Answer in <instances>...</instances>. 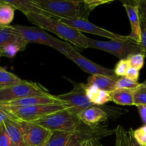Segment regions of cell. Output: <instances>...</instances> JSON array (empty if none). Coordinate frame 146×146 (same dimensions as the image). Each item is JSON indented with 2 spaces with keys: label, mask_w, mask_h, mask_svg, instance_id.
Instances as JSON below:
<instances>
[{
  "label": "cell",
  "mask_w": 146,
  "mask_h": 146,
  "mask_svg": "<svg viewBox=\"0 0 146 146\" xmlns=\"http://www.w3.org/2000/svg\"><path fill=\"white\" fill-rule=\"evenodd\" d=\"M26 17L29 21L37 27L45 31H50L73 45L83 48H88L87 44L88 37L75 29L64 24L58 19L44 14L31 13Z\"/></svg>",
  "instance_id": "6da1fadb"
},
{
  "label": "cell",
  "mask_w": 146,
  "mask_h": 146,
  "mask_svg": "<svg viewBox=\"0 0 146 146\" xmlns=\"http://www.w3.org/2000/svg\"><path fill=\"white\" fill-rule=\"evenodd\" d=\"M34 123L51 131L91 133L96 130V128H91L85 125L80 120L78 113L71 108L56 112Z\"/></svg>",
  "instance_id": "7a4b0ae2"
},
{
  "label": "cell",
  "mask_w": 146,
  "mask_h": 146,
  "mask_svg": "<svg viewBox=\"0 0 146 146\" xmlns=\"http://www.w3.org/2000/svg\"><path fill=\"white\" fill-rule=\"evenodd\" d=\"M34 1L48 16L57 19H88L91 12L84 0H34Z\"/></svg>",
  "instance_id": "3957f363"
},
{
  "label": "cell",
  "mask_w": 146,
  "mask_h": 146,
  "mask_svg": "<svg viewBox=\"0 0 146 146\" xmlns=\"http://www.w3.org/2000/svg\"><path fill=\"white\" fill-rule=\"evenodd\" d=\"M87 44L88 48L106 51L121 59H127L132 54H144L141 44L131 39L129 37L126 40L108 41H100L88 37Z\"/></svg>",
  "instance_id": "277c9868"
},
{
  "label": "cell",
  "mask_w": 146,
  "mask_h": 146,
  "mask_svg": "<svg viewBox=\"0 0 146 146\" xmlns=\"http://www.w3.org/2000/svg\"><path fill=\"white\" fill-rule=\"evenodd\" d=\"M49 95L48 90L38 83L23 80L19 84L0 89V105L29 97Z\"/></svg>",
  "instance_id": "5b68a950"
},
{
  "label": "cell",
  "mask_w": 146,
  "mask_h": 146,
  "mask_svg": "<svg viewBox=\"0 0 146 146\" xmlns=\"http://www.w3.org/2000/svg\"><path fill=\"white\" fill-rule=\"evenodd\" d=\"M1 107L5 108L14 119L23 122H36L44 117L70 108L64 104H45L21 108Z\"/></svg>",
  "instance_id": "8992f818"
},
{
  "label": "cell",
  "mask_w": 146,
  "mask_h": 146,
  "mask_svg": "<svg viewBox=\"0 0 146 146\" xmlns=\"http://www.w3.org/2000/svg\"><path fill=\"white\" fill-rule=\"evenodd\" d=\"M63 55L67 57L68 59L74 61L77 66L81 68V70L88 74H91V75L100 74V75L111 77V78H115V79L119 78V77H118L115 74L113 69L105 68V67L101 66L93 62L92 61L81 55L71 45L68 48H66Z\"/></svg>",
  "instance_id": "52a82bcc"
},
{
  "label": "cell",
  "mask_w": 146,
  "mask_h": 146,
  "mask_svg": "<svg viewBox=\"0 0 146 146\" xmlns=\"http://www.w3.org/2000/svg\"><path fill=\"white\" fill-rule=\"evenodd\" d=\"M72 84L74 87L71 91L57 96V97L78 114L86 108L94 106L86 95V84L76 82H72Z\"/></svg>",
  "instance_id": "ba28073f"
},
{
  "label": "cell",
  "mask_w": 146,
  "mask_h": 146,
  "mask_svg": "<svg viewBox=\"0 0 146 146\" xmlns=\"http://www.w3.org/2000/svg\"><path fill=\"white\" fill-rule=\"evenodd\" d=\"M58 21L72 28L75 29L80 32L88 33L94 35L101 36L105 37L110 40H126L128 39V36H123L121 34H115L111 31L105 29L104 28L95 25L93 23L90 22L88 19H58Z\"/></svg>",
  "instance_id": "9c48e42d"
},
{
  "label": "cell",
  "mask_w": 146,
  "mask_h": 146,
  "mask_svg": "<svg viewBox=\"0 0 146 146\" xmlns=\"http://www.w3.org/2000/svg\"><path fill=\"white\" fill-rule=\"evenodd\" d=\"M22 128L25 146H44L52 131L34 122L19 121Z\"/></svg>",
  "instance_id": "30bf717a"
},
{
  "label": "cell",
  "mask_w": 146,
  "mask_h": 146,
  "mask_svg": "<svg viewBox=\"0 0 146 146\" xmlns=\"http://www.w3.org/2000/svg\"><path fill=\"white\" fill-rule=\"evenodd\" d=\"M124 8L125 9L131 26V32L128 36L131 39L141 44V25L139 14V9L136 1H123Z\"/></svg>",
  "instance_id": "8fae6325"
},
{
  "label": "cell",
  "mask_w": 146,
  "mask_h": 146,
  "mask_svg": "<svg viewBox=\"0 0 146 146\" xmlns=\"http://www.w3.org/2000/svg\"><path fill=\"white\" fill-rule=\"evenodd\" d=\"M78 115L85 125L91 128L100 126L101 123L106 121L108 118V113L103 108L96 106L83 110Z\"/></svg>",
  "instance_id": "7c38bea8"
},
{
  "label": "cell",
  "mask_w": 146,
  "mask_h": 146,
  "mask_svg": "<svg viewBox=\"0 0 146 146\" xmlns=\"http://www.w3.org/2000/svg\"><path fill=\"white\" fill-rule=\"evenodd\" d=\"M64 104L62 101L52 94L45 96H31L17 101H11L5 104H1V106L11 107V108H21V107L32 106L37 105H45V104Z\"/></svg>",
  "instance_id": "4fadbf2b"
},
{
  "label": "cell",
  "mask_w": 146,
  "mask_h": 146,
  "mask_svg": "<svg viewBox=\"0 0 146 146\" xmlns=\"http://www.w3.org/2000/svg\"><path fill=\"white\" fill-rule=\"evenodd\" d=\"M11 43H18L25 46L28 45V43L24 40L19 31L14 26H0V57H1V50L3 47Z\"/></svg>",
  "instance_id": "5bb4252c"
},
{
  "label": "cell",
  "mask_w": 146,
  "mask_h": 146,
  "mask_svg": "<svg viewBox=\"0 0 146 146\" xmlns=\"http://www.w3.org/2000/svg\"><path fill=\"white\" fill-rule=\"evenodd\" d=\"M34 28H35L37 35L40 39V44L51 47L62 54L66 50V48H68L71 46L70 44L54 38V36L48 34L45 30L42 29L39 27H36Z\"/></svg>",
  "instance_id": "9a60e30c"
},
{
  "label": "cell",
  "mask_w": 146,
  "mask_h": 146,
  "mask_svg": "<svg viewBox=\"0 0 146 146\" xmlns=\"http://www.w3.org/2000/svg\"><path fill=\"white\" fill-rule=\"evenodd\" d=\"M6 131L14 146H25L21 124L15 119H9L4 123Z\"/></svg>",
  "instance_id": "2e32d148"
},
{
  "label": "cell",
  "mask_w": 146,
  "mask_h": 146,
  "mask_svg": "<svg viewBox=\"0 0 146 146\" xmlns=\"http://www.w3.org/2000/svg\"><path fill=\"white\" fill-rule=\"evenodd\" d=\"M86 95L91 104L96 106H103L111 101L110 92L100 89L94 86L86 85Z\"/></svg>",
  "instance_id": "e0dca14e"
},
{
  "label": "cell",
  "mask_w": 146,
  "mask_h": 146,
  "mask_svg": "<svg viewBox=\"0 0 146 146\" xmlns=\"http://www.w3.org/2000/svg\"><path fill=\"white\" fill-rule=\"evenodd\" d=\"M118 79L106 76L104 75H91L87 80V84L90 86H94L101 90L112 92L115 90V86Z\"/></svg>",
  "instance_id": "ac0fdd59"
},
{
  "label": "cell",
  "mask_w": 146,
  "mask_h": 146,
  "mask_svg": "<svg viewBox=\"0 0 146 146\" xmlns=\"http://www.w3.org/2000/svg\"><path fill=\"white\" fill-rule=\"evenodd\" d=\"M4 1L12 6L15 9L19 10L20 11L24 13L26 16L31 13L48 16V14H46L35 4L34 0H12V1L4 0Z\"/></svg>",
  "instance_id": "d6986e66"
},
{
  "label": "cell",
  "mask_w": 146,
  "mask_h": 146,
  "mask_svg": "<svg viewBox=\"0 0 146 146\" xmlns=\"http://www.w3.org/2000/svg\"><path fill=\"white\" fill-rule=\"evenodd\" d=\"M135 90L115 89L111 92V101L121 106H134Z\"/></svg>",
  "instance_id": "ffe728a7"
},
{
  "label": "cell",
  "mask_w": 146,
  "mask_h": 146,
  "mask_svg": "<svg viewBox=\"0 0 146 146\" xmlns=\"http://www.w3.org/2000/svg\"><path fill=\"white\" fill-rule=\"evenodd\" d=\"M15 10L12 6L4 0H0V26H10L14 19Z\"/></svg>",
  "instance_id": "44dd1931"
},
{
  "label": "cell",
  "mask_w": 146,
  "mask_h": 146,
  "mask_svg": "<svg viewBox=\"0 0 146 146\" xmlns=\"http://www.w3.org/2000/svg\"><path fill=\"white\" fill-rule=\"evenodd\" d=\"M73 134L63 131H52L51 135L44 146H65Z\"/></svg>",
  "instance_id": "7402d4cb"
},
{
  "label": "cell",
  "mask_w": 146,
  "mask_h": 146,
  "mask_svg": "<svg viewBox=\"0 0 146 146\" xmlns=\"http://www.w3.org/2000/svg\"><path fill=\"white\" fill-rule=\"evenodd\" d=\"M14 27L19 31L21 35L27 43L40 44V39L36 34L34 27H27L23 25H14Z\"/></svg>",
  "instance_id": "603a6c76"
},
{
  "label": "cell",
  "mask_w": 146,
  "mask_h": 146,
  "mask_svg": "<svg viewBox=\"0 0 146 146\" xmlns=\"http://www.w3.org/2000/svg\"><path fill=\"white\" fill-rule=\"evenodd\" d=\"M23 80L19 76L4 68L0 70V89L21 83Z\"/></svg>",
  "instance_id": "cb8c5ba5"
},
{
  "label": "cell",
  "mask_w": 146,
  "mask_h": 146,
  "mask_svg": "<svg viewBox=\"0 0 146 146\" xmlns=\"http://www.w3.org/2000/svg\"><path fill=\"white\" fill-rule=\"evenodd\" d=\"M27 46L18 43H11L2 48L1 50V56L13 58L18 54L19 51L25 49Z\"/></svg>",
  "instance_id": "d4e9b609"
},
{
  "label": "cell",
  "mask_w": 146,
  "mask_h": 146,
  "mask_svg": "<svg viewBox=\"0 0 146 146\" xmlns=\"http://www.w3.org/2000/svg\"><path fill=\"white\" fill-rule=\"evenodd\" d=\"M142 86V84L138 81H133L126 76L120 77L116 82L115 89L136 90Z\"/></svg>",
  "instance_id": "484cf974"
},
{
  "label": "cell",
  "mask_w": 146,
  "mask_h": 146,
  "mask_svg": "<svg viewBox=\"0 0 146 146\" xmlns=\"http://www.w3.org/2000/svg\"><path fill=\"white\" fill-rule=\"evenodd\" d=\"M145 57V54H142V53H139V54H132L127 59L129 61L130 65H131V67H134L137 69L141 70L144 66Z\"/></svg>",
  "instance_id": "4316f807"
},
{
  "label": "cell",
  "mask_w": 146,
  "mask_h": 146,
  "mask_svg": "<svg viewBox=\"0 0 146 146\" xmlns=\"http://www.w3.org/2000/svg\"><path fill=\"white\" fill-rule=\"evenodd\" d=\"M130 67H131V65L128 59H121L117 63L113 70L115 75L120 78V77L125 76V74Z\"/></svg>",
  "instance_id": "83f0119b"
},
{
  "label": "cell",
  "mask_w": 146,
  "mask_h": 146,
  "mask_svg": "<svg viewBox=\"0 0 146 146\" xmlns=\"http://www.w3.org/2000/svg\"><path fill=\"white\" fill-rule=\"evenodd\" d=\"M134 106H146V88L141 86L134 91Z\"/></svg>",
  "instance_id": "f1b7e54d"
},
{
  "label": "cell",
  "mask_w": 146,
  "mask_h": 146,
  "mask_svg": "<svg viewBox=\"0 0 146 146\" xmlns=\"http://www.w3.org/2000/svg\"><path fill=\"white\" fill-rule=\"evenodd\" d=\"M133 135L141 146L146 145V125L133 130Z\"/></svg>",
  "instance_id": "f546056e"
},
{
  "label": "cell",
  "mask_w": 146,
  "mask_h": 146,
  "mask_svg": "<svg viewBox=\"0 0 146 146\" xmlns=\"http://www.w3.org/2000/svg\"><path fill=\"white\" fill-rule=\"evenodd\" d=\"M86 139H89L84 133H74L65 146H81L83 141Z\"/></svg>",
  "instance_id": "4dcf8cb0"
},
{
  "label": "cell",
  "mask_w": 146,
  "mask_h": 146,
  "mask_svg": "<svg viewBox=\"0 0 146 146\" xmlns=\"http://www.w3.org/2000/svg\"><path fill=\"white\" fill-rule=\"evenodd\" d=\"M0 146H14L7 135L4 123L0 124Z\"/></svg>",
  "instance_id": "1f68e13d"
},
{
  "label": "cell",
  "mask_w": 146,
  "mask_h": 146,
  "mask_svg": "<svg viewBox=\"0 0 146 146\" xmlns=\"http://www.w3.org/2000/svg\"><path fill=\"white\" fill-rule=\"evenodd\" d=\"M141 20L146 25V0H136Z\"/></svg>",
  "instance_id": "d6a6232c"
},
{
  "label": "cell",
  "mask_w": 146,
  "mask_h": 146,
  "mask_svg": "<svg viewBox=\"0 0 146 146\" xmlns=\"http://www.w3.org/2000/svg\"><path fill=\"white\" fill-rule=\"evenodd\" d=\"M86 5L88 6V9L90 11H93L96 7L101 6L102 4H109V3L112 2L113 1H103V0H84Z\"/></svg>",
  "instance_id": "836d02e7"
},
{
  "label": "cell",
  "mask_w": 146,
  "mask_h": 146,
  "mask_svg": "<svg viewBox=\"0 0 146 146\" xmlns=\"http://www.w3.org/2000/svg\"><path fill=\"white\" fill-rule=\"evenodd\" d=\"M140 76V70L137 69V68H134V67H130L129 69L127 71L125 76L128 77V78L133 81H138V78H139Z\"/></svg>",
  "instance_id": "e575fe53"
},
{
  "label": "cell",
  "mask_w": 146,
  "mask_h": 146,
  "mask_svg": "<svg viewBox=\"0 0 146 146\" xmlns=\"http://www.w3.org/2000/svg\"><path fill=\"white\" fill-rule=\"evenodd\" d=\"M141 44L142 46L143 52L146 56V25L141 20Z\"/></svg>",
  "instance_id": "d590c367"
},
{
  "label": "cell",
  "mask_w": 146,
  "mask_h": 146,
  "mask_svg": "<svg viewBox=\"0 0 146 146\" xmlns=\"http://www.w3.org/2000/svg\"><path fill=\"white\" fill-rule=\"evenodd\" d=\"M9 119H14V118L5 108L0 106V124L4 123L5 121Z\"/></svg>",
  "instance_id": "8d00e7d4"
},
{
  "label": "cell",
  "mask_w": 146,
  "mask_h": 146,
  "mask_svg": "<svg viewBox=\"0 0 146 146\" xmlns=\"http://www.w3.org/2000/svg\"><path fill=\"white\" fill-rule=\"evenodd\" d=\"M81 146H104L101 143L98 138H89L86 139L81 143Z\"/></svg>",
  "instance_id": "74e56055"
},
{
  "label": "cell",
  "mask_w": 146,
  "mask_h": 146,
  "mask_svg": "<svg viewBox=\"0 0 146 146\" xmlns=\"http://www.w3.org/2000/svg\"><path fill=\"white\" fill-rule=\"evenodd\" d=\"M138 113L144 125H146V106H138Z\"/></svg>",
  "instance_id": "f35d334b"
},
{
  "label": "cell",
  "mask_w": 146,
  "mask_h": 146,
  "mask_svg": "<svg viewBox=\"0 0 146 146\" xmlns=\"http://www.w3.org/2000/svg\"><path fill=\"white\" fill-rule=\"evenodd\" d=\"M129 133V143L130 146H141L136 141V140L134 138L133 135V129H130L128 131Z\"/></svg>",
  "instance_id": "ab89813d"
},
{
  "label": "cell",
  "mask_w": 146,
  "mask_h": 146,
  "mask_svg": "<svg viewBox=\"0 0 146 146\" xmlns=\"http://www.w3.org/2000/svg\"><path fill=\"white\" fill-rule=\"evenodd\" d=\"M141 84H142V86L143 87V88H146V80L145 81H144V82H143V83H141Z\"/></svg>",
  "instance_id": "60d3db41"
},
{
  "label": "cell",
  "mask_w": 146,
  "mask_h": 146,
  "mask_svg": "<svg viewBox=\"0 0 146 146\" xmlns=\"http://www.w3.org/2000/svg\"><path fill=\"white\" fill-rule=\"evenodd\" d=\"M2 69H4V68H3V67H1V66H0V70H2Z\"/></svg>",
  "instance_id": "b9f144b4"
},
{
  "label": "cell",
  "mask_w": 146,
  "mask_h": 146,
  "mask_svg": "<svg viewBox=\"0 0 146 146\" xmlns=\"http://www.w3.org/2000/svg\"><path fill=\"white\" fill-rule=\"evenodd\" d=\"M143 146H146V145H143Z\"/></svg>",
  "instance_id": "7bdbcfd3"
}]
</instances>
